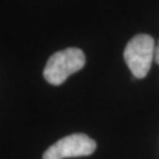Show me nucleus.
Listing matches in <instances>:
<instances>
[{"instance_id": "1", "label": "nucleus", "mask_w": 159, "mask_h": 159, "mask_svg": "<svg viewBox=\"0 0 159 159\" xmlns=\"http://www.w3.org/2000/svg\"><path fill=\"white\" fill-rule=\"evenodd\" d=\"M85 65V54L77 47H68L56 52L47 60L44 78L51 85H61L71 74L78 72Z\"/></svg>"}, {"instance_id": "4", "label": "nucleus", "mask_w": 159, "mask_h": 159, "mask_svg": "<svg viewBox=\"0 0 159 159\" xmlns=\"http://www.w3.org/2000/svg\"><path fill=\"white\" fill-rule=\"evenodd\" d=\"M154 60H156V63L159 65V41H158L157 47H156V56H154Z\"/></svg>"}, {"instance_id": "3", "label": "nucleus", "mask_w": 159, "mask_h": 159, "mask_svg": "<svg viewBox=\"0 0 159 159\" xmlns=\"http://www.w3.org/2000/svg\"><path fill=\"white\" fill-rule=\"evenodd\" d=\"M97 148L96 142L84 133H74L64 137L54 143L43 154V159H65L85 157L92 154Z\"/></svg>"}, {"instance_id": "2", "label": "nucleus", "mask_w": 159, "mask_h": 159, "mask_svg": "<svg viewBox=\"0 0 159 159\" xmlns=\"http://www.w3.org/2000/svg\"><path fill=\"white\" fill-rule=\"evenodd\" d=\"M156 43L148 34H137L127 43L124 59L132 74L143 79L148 75L156 56Z\"/></svg>"}]
</instances>
